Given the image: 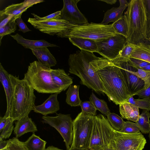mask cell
<instances>
[{
    "instance_id": "cell-1",
    "label": "cell",
    "mask_w": 150,
    "mask_h": 150,
    "mask_svg": "<svg viewBox=\"0 0 150 150\" xmlns=\"http://www.w3.org/2000/svg\"><path fill=\"white\" fill-rule=\"evenodd\" d=\"M92 64L110 101L120 105L132 96L118 64L98 57L92 61Z\"/></svg>"
},
{
    "instance_id": "cell-2",
    "label": "cell",
    "mask_w": 150,
    "mask_h": 150,
    "mask_svg": "<svg viewBox=\"0 0 150 150\" xmlns=\"http://www.w3.org/2000/svg\"><path fill=\"white\" fill-rule=\"evenodd\" d=\"M98 58L93 52L78 50L69 56V72L80 79L81 84L92 89L99 95H104L103 87L92 64V61Z\"/></svg>"
},
{
    "instance_id": "cell-3",
    "label": "cell",
    "mask_w": 150,
    "mask_h": 150,
    "mask_svg": "<svg viewBox=\"0 0 150 150\" xmlns=\"http://www.w3.org/2000/svg\"><path fill=\"white\" fill-rule=\"evenodd\" d=\"M13 90L9 117L13 121L28 116L35 105L34 90L27 80L10 74Z\"/></svg>"
},
{
    "instance_id": "cell-4",
    "label": "cell",
    "mask_w": 150,
    "mask_h": 150,
    "mask_svg": "<svg viewBox=\"0 0 150 150\" xmlns=\"http://www.w3.org/2000/svg\"><path fill=\"white\" fill-rule=\"evenodd\" d=\"M124 16L127 23V43L136 44L147 40L148 19L143 0H131Z\"/></svg>"
},
{
    "instance_id": "cell-5",
    "label": "cell",
    "mask_w": 150,
    "mask_h": 150,
    "mask_svg": "<svg viewBox=\"0 0 150 150\" xmlns=\"http://www.w3.org/2000/svg\"><path fill=\"white\" fill-rule=\"evenodd\" d=\"M52 69L35 61L30 63L23 79L39 93L59 94L62 91L53 81Z\"/></svg>"
},
{
    "instance_id": "cell-6",
    "label": "cell",
    "mask_w": 150,
    "mask_h": 150,
    "mask_svg": "<svg viewBox=\"0 0 150 150\" xmlns=\"http://www.w3.org/2000/svg\"><path fill=\"white\" fill-rule=\"evenodd\" d=\"M117 34L112 23L104 25L91 22L76 25L71 28L67 32L64 38H80L97 41L115 36Z\"/></svg>"
},
{
    "instance_id": "cell-7",
    "label": "cell",
    "mask_w": 150,
    "mask_h": 150,
    "mask_svg": "<svg viewBox=\"0 0 150 150\" xmlns=\"http://www.w3.org/2000/svg\"><path fill=\"white\" fill-rule=\"evenodd\" d=\"M114 131L105 116L101 114L95 116L89 150H106L111 147Z\"/></svg>"
},
{
    "instance_id": "cell-8",
    "label": "cell",
    "mask_w": 150,
    "mask_h": 150,
    "mask_svg": "<svg viewBox=\"0 0 150 150\" xmlns=\"http://www.w3.org/2000/svg\"><path fill=\"white\" fill-rule=\"evenodd\" d=\"M95 116L82 112L78 114L73 121V139L71 147L88 149Z\"/></svg>"
},
{
    "instance_id": "cell-9",
    "label": "cell",
    "mask_w": 150,
    "mask_h": 150,
    "mask_svg": "<svg viewBox=\"0 0 150 150\" xmlns=\"http://www.w3.org/2000/svg\"><path fill=\"white\" fill-rule=\"evenodd\" d=\"M55 116H43L42 122L55 128L60 134L65 143L67 150L71 147L73 139V121L70 114L61 113Z\"/></svg>"
},
{
    "instance_id": "cell-10",
    "label": "cell",
    "mask_w": 150,
    "mask_h": 150,
    "mask_svg": "<svg viewBox=\"0 0 150 150\" xmlns=\"http://www.w3.org/2000/svg\"><path fill=\"white\" fill-rule=\"evenodd\" d=\"M28 21L33 27L42 33L64 38L67 32L76 26L62 19L60 16L53 19L36 20L30 18Z\"/></svg>"
},
{
    "instance_id": "cell-11",
    "label": "cell",
    "mask_w": 150,
    "mask_h": 150,
    "mask_svg": "<svg viewBox=\"0 0 150 150\" xmlns=\"http://www.w3.org/2000/svg\"><path fill=\"white\" fill-rule=\"evenodd\" d=\"M146 143L141 132L127 133L115 130L111 146L114 150H128L132 147L143 150Z\"/></svg>"
},
{
    "instance_id": "cell-12",
    "label": "cell",
    "mask_w": 150,
    "mask_h": 150,
    "mask_svg": "<svg viewBox=\"0 0 150 150\" xmlns=\"http://www.w3.org/2000/svg\"><path fill=\"white\" fill-rule=\"evenodd\" d=\"M96 42L97 53L108 60L116 58L127 43L126 38L119 34Z\"/></svg>"
},
{
    "instance_id": "cell-13",
    "label": "cell",
    "mask_w": 150,
    "mask_h": 150,
    "mask_svg": "<svg viewBox=\"0 0 150 150\" xmlns=\"http://www.w3.org/2000/svg\"><path fill=\"white\" fill-rule=\"evenodd\" d=\"M119 65L127 88L132 96L143 89L144 81L134 73L136 70L131 66L128 62L119 61L115 59L111 60Z\"/></svg>"
},
{
    "instance_id": "cell-14",
    "label": "cell",
    "mask_w": 150,
    "mask_h": 150,
    "mask_svg": "<svg viewBox=\"0 0 150 150\" xmlns=\"http://www.w3.org/2000/svg\"><path fill=\"white\" fill-rule=\"evenodd\" d=\"M80 0H64L63 6L60 10L61 18L75 25L88 23L87 20L78 9L77 3Z\"/></svg>"
},
{
    "instance_id": "cell-15",
    "label": "cell",
    "mask_w": 150,
    "mask_h": 150,
    "mask_svg": "<svg viewBox=\"0 0 150 150\" xmlns=\"http://www.w3.org/2000/svg\"><path fill=\"white\" fill-rule=\"evenodd\" d=\"M0 81L2 84L6 94L7 108L5 115L9 116L13 96V88L10 78V74L4 69L0 63Z\"/></svg>"
},
{
    "instance_id": "cell-16",
    "label": "cell",
    "mask_w": 150,
    "mask_h": 150,
    "mask_svg": "<svg viewBox=\"0 0 150 150\" xmlns=\"http://www.w3.org/2000/svg\"><path fill=\"white\" fill-rule=\"evenodd\" d=\"M58 93L51 94L42 104L35 105L33 110L44 116L56 113L60 109L59 102L57 99Z\"/></svg>"
},
{
    "instance_id": "cell-17",
    "label": "cell",
    "mask_w": 150,
    "mask_h": 150,
    "mask_svg": "<svg viewBox=\"0 0 150 150\" xmlns=\"http://www.w3.org/2000/svg\"><path fill=\"white\" fill-rule=\"evenodd\" d=\"M41 0H25L23 2L12 4L0 11V14L11 15L16 18L21 16L22 13L30 7L38 3L44 2Z\"/></svg>"
},
{
    "instance_id": "cell-18",
    "label": "cell",
    "mask_w": 150,
    "mask_h": 150,
    "mask_svg": "<svg viewBox=\"0 0 150 150\" xmlns=\"http://www.w3.org/2000/svg\"><path fill=\"white\" fill-rule=\"evenodd\" d=\"M15 124L13 132L15 137L17 138L28 132L35 133L38 131L36 125L28 116L23 117L17 120Z\"/></svg>"
},
{
    "instance_id": "cell-19",
    "label": "cell",
    "mask_w": 150,
    "mask_h": 150,
    "mask_svg": "<svg viewBox=\"0 0 150 150\" xmlns=\"http://www.w3.org/2000/svg\"><path fill=\"white\" fill-rule=\"evenodd\" d=\"M31 50L38 62L41 64L49 68L56 65L57 62L55 58L47 47L37 48Z\"/></svg>"
},
{
    "instance_id": "cell-20",
    "label": "cell",
    "mask_w": 150,
    "mask_h": 150,
    "mask_svg": "<svg viewBox=\"0 0 150 150\" xmlns=\"http://www.w3.org/2000/svg\"><path fill=\"white\" fill-rule=\"evenodd\" d=\"M51 74L54 82L62 91L66 90L73 83L72 79L63 69H52Z\"/></svg>"
},
{
    "instance_id": "cell-21",
    "label": "cell",
    "mask_w": 150,
    "mask_h": 150,
    "mask_svg": "<svg viewBox=\"0 0 150 150\" xmlns=\"http://www.w3.org/2000/svg\"><path fill=\"white\" fill-rule=\"evenodd\" d=\"M10 36L16 41L18 43L21 44L24 48L31 50L43 47H58L57 45L50 43L44 40H32L25 39L18 33Z\"/></svg>"
},
{
    "instance_id": "cell-22",
    "label": "cell",
    "mask_w": 150,
    "mask_h": 150,
    "mask_svg": "<svg viewBox=\"0 0 150 150\" xmlns=\"http://www.w3.org/2000/svg\"><path fill=\"white\" fill-rule=\"evenodd\" d=\"M139 109L127 102L119 105V111L122 118L135 122L137 121L140 115Z\"/></svg>"
},
{
    "instance_id": "cell-23",
    "label": "cell",
    "mask_w": 150,
    "mask_h": 150,
    "mask_svg": "<svg viewBox=\"0 0 150 150\" xmlns=\"http://www.w3.org/2000/svg\"><path fill=\"white\" fill-rule=\"evenodd\" d=\"M69 41L81 50L94 52H98V47L96 41L80 38L71 37L68 38Z\"/></svg>"
},
{
    "instance_id": "cell-24",
    "label": "cell",
    "mask_w": 150,
    "mask_h": 150,
    "mask_svg": "<svg viewBox=\"0 0 150 150\" xmlns=\"http://www.w3.org/2000/svg\"><path fill=\"white\" fill-rule=\"evenodd\" d=\"M130 58L139 59L150 63V45L144 42L134 45Z\"/></svg>"
},
{
    "instance_id": "cell-25",
    "label": "cell",
    "mask_w": 150,
    "mask_h": 150,
    "mask_svg": "<svg viewBox=\"0 0 150 150\" xmlns=\"http://www.w3.org/2000/svg\"><path fill=\"white\" fill-rule=\"evenodd\" d=\"M127 7L119 6L118 7H113L108 10L105 13L103 20L100 23L107 25L110 22L114 23L116 22L123 16V12Z\"/></svg>"
},
{
    "instance_id": "cell-26",
    "label": "cell",
    "mask_w": 150,
    "mask_h": 150,
    "mask_svg": "<svg viewBox=\"0 0 150 150\" xmlns=\"http://www.w3.org/2000/svg\"><path fill=\"white\" fill-rule=\"evenodd\" d=\"M79 85H71L66 92V102L71 107L79 106L82 102L79 96Z\"/></svg>"
},
{
    "instance_id": "cell-27",
    "label": "cell",
    "mask_w": 150,
    "mask_h": 150,
    "mask_svg": "<svg viewBox=\"0 0 150 150\" xmlns=\"http://www.w3.org/2000/svg\"><path fill=\"white\" fill-rule=\"evenodd\" d=\"M47 142L33 133L23 144L27 150H45Z\"/></svg>"
},
{
    "instance_id": "cell-28",
    "label": "cell",
    "mask_w": 150,
    "mask_h": 150,
    "mask_svg": "<svg viewBox=\"0 0 150 150\" xmlns=\"http://www.w3.org/2000/svg\"><path fill=\"white\" fill-rule=\"evenodd\" d=\"M150 116L149 111L143 110L139 115L137 121L135 122L142 133L146 134L150 132Z\"/></svg>"
},
{
    "instance_id": "cell-29",
    "label": "cell",
    "mask_w": 150,
    "mask_h": 150,
    "mask_svg": "<svg viewBox=\"0 0 150 150\" xmlns=\"http://www.w3.org/2000/svg\"><path fill=\"white\" fill-rule=\"evenodd\" d=\"M89 100L90 101L93 103L96 110L100 111L105 116H107L110 112L107 103L103 100L98 98L93 93H92Z\"/></svg>"
},
{
    "instance_id": "cell-30",
    "label": "cell",
    "mask_w": 150,
    "mask_h": 150,
    "mask_svg": "<svg viewBox=\"0 0 150 150\" xmlns=\"http://www.w3.org/2000/svg\"><path fill=\"white\" fill-rule=\"evenodd\" d=\"M107 116L109 122L115 130L120 131L122 129L125 121L122 117L115 113L110 112Z\"/></svg>"
},
{
    "instance_id": "cell-31",
    "label": "cell",
    "mask_w": 150,
    "mask_h": 150,
    "mask_svg": "<svg viewBox=\"0 0 150 150\" xmlns=\"http://www.w3.org/2000/svg\"><path fill=\"white\" fill-rule=\"evenodd\" d=\"M112 24L116 33L123 36L127 39L128 37V29L127 23L124 15Z\"/></svg>"
},
{
    "instance_id": "cell-32",
    "label": "cell",
    "mask_w": 150,
    "mask_h": 150,
    "mask_svg": "<svg viewBox=\"0 0 150 150\" xmlns=\"http://www.w3.org/2000/svg\"><path fill=\"white\" fill-rule=\"evenodd\" d=\"M134 47V44L127 43L115 59L122 62H128Z\"/></svg>"
},
{
    "instance_id": "cell-33",
    "label": "cell",
    "mask_w": 150,
    "mask_h": 150,
    "mask_svg": "<svg viewBox=\"0 0 150 150\" xmlns=\"http://www.w3.org/2000/svg\"><path fill=\"white\" fill-rule=\"evenodd\" d=\"M17 18L13 16L8 23L4 26L0 28V45L1 40L4 36L14 33L16 29Z\"/></svg>"
},
{
    "instance_id": "cell-34",
    "label": "cell",
    "mask_w": 150,
    "mask_h": 150,
    "mask_svg": "<svg viewBox=\"0 0 150 150\" xmlns=\"http://www.w3.org/2000/svg\"><path fill=\"white\" fill-rule=\"evenodd\" d=\"M133 96L130 97L127 102L132 104L139 108L148 111L150 110V98L135 99Z\"/></svg>"
},
{
    "instance_id": "cell-35",
    "label": "cell",
    "mask_w": 150,
    "mask_h": 150,
    "mask_svg": "<svg viewBox=\"0 0 150 150\" xmlns=\"http://www.w3.org/2000/svg\"><path fill=\"white\" fill-rule=\"evenodd\" d=\"M6 147L8 150H27L23 142L20 141L16 137L7 140Z\"/></svg>"
},
{
    "instance_id": "cell-36",
    "label": "cell",
    "mask_w": 150,
    "mask_h": 150,
    "mask_svg": "<svg viewBox=\"0 0 150 150\" xmlns=\"http://www.w3.org/2000/svg\"><path fill=\"white\" fill-rule=\"evenodd\" d=\"M136 69V70L134 72V74L144 81V86L143 89L146 88L150 85V71L140 68Z\"/></svg>"
},
{
    "instance_id": "cell-37",
    "label": "cell",
    "mask_w": 150,
    "mask_h": 150,
    "mask_svg": "<svg viewBox=\"0 0 150 150\" xmlns=\"http://www.w3.org/2000/svg\"><path fill=\"white\" fill-rule=\"evenodd\" d=\"M13 122L9 117H8L6 124L1 132L0 139H3L9 138L14 129Z\"/></svg>"
},
{
    "instance_id": "cell-38",
    "label": "cell",
    "mask_w": 150,
    "mask_h": 150,
    "mask_svg": "<svg viewBox=\"0 0 150 150\" xmlns=\"http://www.w3.org/2000/svg\"><path fill=\"white\" fill-rule=\"evenodd\" d=\"M80 106L83 113L90 114L94 116L96 115V109L93 103L90 101L82 102Z\"/></svg>"
},
{
    "instance_id": "cell-39",
    "label": "cell",
    "mask_w": 150,
    "mask_h": 150,
    "mask_svg": "<svg viewBox=\"0 0 150 150\" xmlns=\"http://www.w3.org/2000/svg\"><path fill=\"white\" fill-rule=\"evenodd\" d=\"M120 132L127 133H137L140 132V131L136 123L126 121H125L123 127Z\"/></svg>"
},
{
    "instance_id": "cell-40",
    "label": "cell",
    "mask_w": 150,
    "mask_h": 150,
    "mask_svg": "<svg viewBox=\"0 0 150 150\" xmlns=\"http://www.w3.org/2000/svg\"><path fill=\"white\" fill-rule=\"evenodd\" d=\"M128 62L131 66L135 68L141 69L150 64L142 60L134 58H130Z\"/></svg>"
},
{
    "instance_id": "cell-41",
    "label": "cell",
    "mask_w": 150,
    "mask_h": 150,
    "mask_svg": "<svg viewBox=\"0 0 150 150\" xmlns=\"http://www.w3.org/2000/svg\"><path fill=\"white\" fill-rule=\"evenodd\" d=\"M16 22L17 25L19 28V31H22L23 33H25L31 31L28 28L25 23L23 21L21 18V16L16 19Z\"/></svg>"
},
{
    "instance_id": "cell-42",
    "label": "cell",
    "mask_w": 150,
    "mask_h": 150,
    "mask_svg": "<svg viewBox=\"0 0 150 150\" xmlns=\"http://www.w3.org/2000/svg\"><path fill=\"white\" fill-rule=\"evenodd\" d=\"M60 11H58L47 16L41 17L34 13H31V14L33 16V18L36 20H46L53 19L60 16Z\"/></svg>"
},
{
    "instance_id": "cell-43",
    "label": "cell",
    "mask_w": 150,
    "mask_h": 150,
    "mask_svg": "<svg viewBox=\"0 0 150 150\" xmlns=\"http://www.w3.org/2000/svg\"><path fill=\"white\" fill-rule=\"evenodd\" d=\"M137 95L140 98H150V85L146 88L143 89L135 94L134 96Z\"/></svg>"
},
{
    "instance_id": "cell-44",
    "label": "cell",
    "mask_w": 150,
    "mask_h": 150,
    "mask_svg": "<svg viewBox=\"0 0 150 150\" xmlns=\"http://www.w3.org/2000/svg\"><path fill=\"white\" fill-rule=\"evenodd\" d=\"M13 16L11 15L0 14V28L5 26Z\"/></svg>"
},
{
    "instance_id": "cell-45",
    "label": "cell",
    "mask_w": 150,
    "mask_h": 150,
    "mask_svg": "<svg viewBox=\"0 0 150 150\" xmlns=\"http://www.w3.org/2000/svg\"><path fill=\"white\" fill-rule=\"evenodd\" d=\"M148 20L150 19V0H143Z\"/></svg>"
},
{
    "instance_id": "cell-46",
    "label": "cell",
    "mask_w": 150,
    "mask_h": 150,
    "mask_svg": "<svg viewBox=\"0 0 150 150\" xmlns=\"http://www.w3.org/2000/svg\"><path fill=\"white\" fill-rule=\"evenodd\" d=\"M8 117L5 115L0 117V132H1L5 126Z\"/></svg>"
},
{
    "instance_id": "cell-47",
    "label": "cell",
    "mask_w": 150,
    "mask_h": 150,
    "mask_svg": "<svg viewBox=\"0 0 150 150\" xmlns=\"http://www.w3.org/2000/svg\"><path fill=\"white\" fill-rule=\"evenodd\" d=\"M146 38L147 40L150 41V19L147 20Z\"/></svg>"
},
{
    "instance_id": "cell-48",
    "label": "cell",
    "mask_w": 150,
    "mask_h": 150,
    "mask_svg": "<svg viewBox=\"0 0 150 150\" xmlns=\"http://www.w3.org/2000/svg\"><path fill=\"white\" fill-rule=\"evenodd\" d=\"M120 2V6H125L127 7L129 4V2L126 0H119Z\"/></svg>"
},
{
    "instance_id": "cell-49",
    "label": "cell",
    "mask_w": 150,
    "mask_h": 150,
    "mask_svg": "<svg viewBox=\"0 0 150 150\" xmlns=\"http://www.w3.org/2000/svg\"><path fill=\"white\" fill-rule=\"evenodd\" d=\"M7 143V140H3L2 139H0V149L6 147Z\"/></svg>"
},
{
    "instance_id": "cell-50",
    "label": "cell",
    "mask_w": 150,
    "mask_h": 150,
    "mask_svg": "<svg viewBox=\"0 0 150 150\" xmlns=\"http://www.w3.org/2000/svg\"><path fill=\"white\" fill-rule=\"evenodd\" d=\"M99 1L104 2L108 4L112 5L115 4L117 1L116 0H99Z\"/></svg>"
},
{
    "instance_id": "cell-51",
    "label": "cell",
    "mask_w": 150,
    "mask_h": 150,
    "mask_svg": "<svg viewBox=\"0 0 150 150\" xmlns=\"http://www.w3.org/2000/svg\"><path fill=\"white\" fill-rule=\"evenodd\" d=\"M45 150H63L53 146H50L46 148Z\"/></svg>"
},
{
    "instance_id": "cell-52",
    "label": "cell",
    "mask_w": 150,
    "mask_h": 150,
    "mask_svg": "<svg viewBox=\"0 0 150 150\" xmlns=\"http://www.w3.org/2000/svg\"><path fill=\"white\" fill-rule=\"evenodd\" d=\"M68 150H89V149L86 148H79L71 147Z\"/></svg>"
},
{
    "instance_id": "cell-53",
    "label": "cell",
    "mask_w": 150,
    "mask_h": 150,
    "mask_svg": "<svg viewBox=\"0 0 150 150\" xmlns=\"http://www.w3.org/2000/svg\"><path fill=\"white\" fill-rule=\"evenodd\" d=\"M142 69L146 71H150V64H148Z\"/></svg>"
},
{
    "instance_id": "cell-54",
    "label": "cell",
    "mask_w": 150,
    "mask_h": 150,
    "mask_svg": "<svg viewBox=\"0 0 150 150\" xmlns=\"http://www.w3.org/2000/svg\"><path fill=\"white\" fill-rule=\"evenodd\" d=\"M128 150H139V149L137 148L132 147Z\"/></svg>"
},
{
    "instance_id": "cell-55",
    "label": "cell",
    "mask_w": 150,
    "mask_h": 150,
    "mask_svg": "<svg viewBox=\"0 0 150 150\" xmlns=\"http://www.w3.org/2000/svg\"><path fill=\"white\" fill-rule=\"evenodd\" d=\"M0 150H8V149L6 147V146L4 147V148H2L1 149H0Z\"/></svg>"
},
{
    "instance_id": "cell-56",
    "label": "cell",
    "mask_w": 150,
    "mask_h": 150,
    "mask_svg": "<svg viewBox=\"0 0 150 150\" xmlns=\"http://www.w3.org/2000/svg\"><path fill=\"white\" fill-rule=\"evenodd\" d=\"M106 150H114L113 149H112V147H110L108 149Z\"/></svg>"
},
{
    "instance_id": "cell-57",
    "label": "cell",
    "mask_w": 150,
    "mask_h": 150,
    "mask_svg": "<svg viewBox=\"0 0 150 150\" xmlns=\"http://www.w3.org/2000/svg\"><path fill=\"white\" fill-rule=\"evenodd\" d=\"M149 134V139H150V132Z\"/></svg>"
},
{
    "instance_id": "cell-58",
    "label": "cell",
    "mask_w": 150,
    "mask_h": 150,
    "mask_svg": "<svg viewBox=\"0 0 150 150\" xmlns=\"http://www.w3.org/2000/svg\"></svg>"
},
{
    "instance_id": "cell-59",
    "label": "cell",
    "mask_w": 150,
    "mask_h": 150,
    "mask_svg": "<svg viewBox=\"0 0 150 150\" xmlns=\"http://www.w3.org/2000/svg\"></svg>"
},
{
    "instance_id": "cell-60",
    "label": "cell",
    "mask_w": 150,
    "mask_h": 150,
    "mask_svg": "<svg viewBox=\"0 0 150 150\" xmlns=\"http://www.w3.org/2000/svg\"><path fill=\"white\" fill-rule=\"evenodd\" d=\"M150 42V41H149Z\"/></svg>"
}]
</instances>
